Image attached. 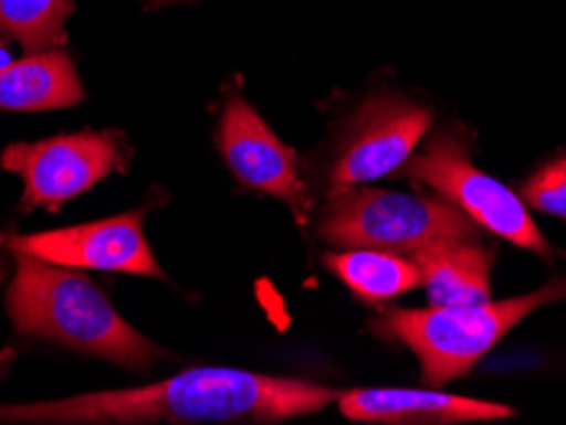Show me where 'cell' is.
Here are the masks:
<instances>
[{
	"mask_svg": "<svg viewBox=\"0 0 566 425\" xmlns=\"http://www.w3.org/2000/svg\"><path fill=\"white\" fill-rule=\"evenodd\" d=\"M332 387L228 366H191L169 380L49 403L0 407L23 423H279L329 405Z\"/></svg>",
	"mask_w": 566,
	"mask_h": 425,
	"instance_id": "obj_1",
	"label": "cell"
},
{
	"mask_svg": "<svg viewBox=\"0 0 566 425\" xmlns=\"http://www.w3.org/2000/svg\"><path fill=\"white\" fill-rule=\"evenodd\" d=\"M15 278L8 288V314L21 334L60 341L128 370H146L161 349L138 334L115 311L87 275L39 257L15 253Z\"/></svg>",
	"mask_w": 566,
	"mask_h": 425,
	"instance_id": "obj_2",
	"label": "cell"
},
{
	"mask_svg": "<svg viewBox=\"0 0 566 425\" xmlns=\"http://www.w3.org/2000/svg\"><path fill=\"white\" fill-rule=\"evenodd\" d=\"M564 298L566 280H552L526 296L495 304L390 308L373 321V331L380 339L409 347L419 357L423 380L444 385L468 374L528 314Z\"/></svg>",
	"mask_w": 566,
	"mask_h": 425,
	"instance_id": "obj_3",
	"label": "cell"
},
{
	"mask_svg": "<svg viewBox=\"0 0 566 425\" xmlns=\"http://www.w3.org/2000/svg\"><path fill=\"white\" fill-rule=\"evenodd\" d=\"M319 235L337 247L413 255L439 240H478L480 224L452 202L380 189H347L332 194Z\"/></svg>",
	"mask_w": 566,
	"mask_h": 425,
	"instance_id": "obj_4",
	"label": "cell"
},
{
	"mask_svg": "<svg viewBox=\"0 0 566 425\" xmlns=\"http://www.w3.org/2000/svg\"><path fill=\"white\" fill-rule=\"evenodd\" d=\"M403 171L413 181L439 191L447 202L460 206L464 214L493 235L518 247L534 249L538 255L552 253L521 199L505 183L474 169L464 140L457 132L444 130L431 138L419 156L409 158Z\"/></svg>",
	"mask_w": 566,
	"mask_h": 425,
	"instance_id": "obj_5",
	"label": "cell"
},
{
	"mask_svg": "<svg viewBox=\"0 0 566 425\" xmlns=\"http://www.w3.org/2000/svg\"><path fill=\"white\" fill-rule=\"evenodd\" d=\"M0 166L23 179L27 210H56L113 171L126 169V148L120 132H72L39 144L8 146L0 156Z\"/></svg>",
	"mask_w": 566,
	"mask_h": 425,
	"instance_id": "obj_6",
	"label": "cell"
},
{
	"mask_svg": "<svg viewBox=\"0 0 566 425\" xmlns=\"http://www.w3.org/2000/svg\"><path fill=\"white\" fill-rule=\"evenodd\" d=\"M431 113L411 99L378 95L355 113L332 169V194L401 171L427 136Z\"/></svg>",
	"mask_w": 566,
	"mask_h": 425,
	"instance_id": "obj_7",
	"label": "cell"
},
{
	"mask_svg": "<svg viewBox=\"0 0 566 425\" xmlns=\"http://www.w3.org/2000/svg\"><path fill=\"white\" fill-rule=\"evenodd\" d=\"M8 247L39 261L80 270H111L164 278L144 232V214L130 212L77 227L11 237Z\"/></svg>",
	"mask_w": 566,
	"mask_h": 425,
	"instance_id": "obj_8",
	"label": "cell"
},
{
	"mask_svg": "<svg viewBox=\"0 0 566 425\" xmlns=\"http://www.w3.org/2000/svg\"><path fill=\"white\" fill-rule=\"evenodd\" d=\"M218 146L224 163L243 187L283 199L291 206L310 202L306 187L298 179L296 153L243 97H230L224 103Z\"/></svg>",
	"mask_w": 566,
	"mask_h": 425,
	"instance_id": "obj_9",
	"label": "cell"
},
{
	"mask_svg": "<svg viewBox=\"0 0 566 425\" xmlns=\"http://www.w3.org/2000/svg\"><path fill=\"white\" fill-rule=\"evenodd\" d=\"M339 411L357 423L386 425H454L511 418L513 411L501 403L444 395L434 390H398V387H360L337 395Z\"/></svg>",
	"mask_w": 566,
	"mask_h": 425,
	"instance_id": "obj_10",
	"label": "cell"
},
{
	"mask_svg": "<svg viewBox=\"0 0 566 425\" xmlns=\"http://www.w3.org/2000/svg\"><path fill=\"white\" fill-rule=\"evenodd\" d=\"M421 268V286L431 306H472L490 301L493 253L474 240H439L413 253Z\"/></svg>",
	"mask_w": 566,
	"mask_h": 425,
	"instance_id": "obj_11",
	"label": "cell"
},
{
	"mask_svg": "<svg viewBox=\"0 0 566 425\" xmlns=\"http://www.w3.org/2000/svg\"><path fill=\"white\" fill-rule=\"evenodd\" d=\"M80 74L64 52H39L0 66V110L39 113L82 103Z\"/></svg>",
	"mask_w": 566,
	"mask_h": 425,
	"instance_id": "obj_12",
	"label": "cell"
},
{
	"mask_svg": "<svg viewBox=\"0 0 566 425\" xmlns=\"http://www.w3.org/2000/svg\"><path fill=\"white\" fill-rule=\"evenodd\" d=\"M324 265L335 273L360 301L380 304L421 286V268L394 249L343 247V253L324 255Z\"/></svg>",
	"mask_w": 566,
	"mask_h": 425,
	"instance_id": "obj_13",
	"label": "cell"
},
{
	"mask_svg": "<svg viewBox=\"0 0 566 425\" xmlns=\"http://www.w3.org/2000/svg\"><path fill=\"white\" fill-rule=\"evenodd\" d=\"M74 0H0V36L39 54L62 41Z\"/></svg>",
	"mask_w": 566,
	"mask_h": 425,
	"instance_id": "obj_14",
	"label": "cell"
},
{
	"mask_svg": "<svg viewBox=\"0 0 566 425\" xmlns=\"http://www.w3.org/2000/svg\"><path fill=\"white\" fill-rule=\"evenodd\" d=\"M521 194L534 210L566 222V156L546 161L531 173Z\"/></svg>",
	"mask_w": 566,
	"mask_h": 425,
	"instance_id": "obj_15",
	"label": "cell"
},
{
	"mask_svg": "<svg viewBox=\"0 0 566 425\" xmlns=\"http://www.w3.org/2000/svg\"><path fill=\"white\" fill-rule=\"evenodd\" d=\"M15 360V352L13 349H3V352H0V374L6 372V366L11 364Z\"/></svg>",
	"mask_w": 566,
	"mask_h": 425,
	"instance_id": "obj_16",
	"label": "cell"
},
{
	"mask_svg": "<svg viewBox=\"0 0 566 425\" xmlns=\"http://www.w3.org/2000/svg\"><path fill=\"white\" fill-rule=\"evenodd\" d=\"M13 60H8V56H6V52H3V49H0V66H6V64H11Z\"/></svg>",
	"mask_w": 566,
	"mask_h": 425,
	"instance_id": "obj_17",
	"label": "cell"
},
{
	"mask_svg": "<svg viewBox=\"0 0 566 425\" xmlns=\"http://www.w3.org/2000/svg\"><path fill=\"white\" fill-rule=\"evenodd\" d=\"M3 275H6V270H3V265H0V280H3Z\"/></svg>",
	"mask_w": 566,
	"mask_h": 425,
	"instance_id": "obj_18",
	"label": "cell"
},
{
	"mask_svg": "<svg viewBox=\"0 0 566 425\" xmlns=\"http://www.w3.org/2000/svg\"><path fill=\"white\" fill-rule=\"evenodd\" d=\"M156 3H166V0H156Z\"/></svg>",
	"mask_w": 566,
	"mask_h": 425,
	"instance_id": "obj_19",
	"label": "cell"
}]
</instances>
